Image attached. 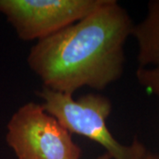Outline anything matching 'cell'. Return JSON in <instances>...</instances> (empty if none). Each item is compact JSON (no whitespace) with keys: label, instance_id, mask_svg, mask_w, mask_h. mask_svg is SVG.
I'll list each match as a JSON object with an SVG mask.
<instances>
[{"label":"cell","instance_id":"cell-1","mask_svg":"<svg viewBox=\"0 0 159 159\" xmlns=\"http://www.w3.org/2000/svg\"><path fill=\"white\" fill-rule=\"evenodd\" d=\"M133 20L115 0H104L89 15L43 39L28 64L43 87L73 96L82 87L104 89L123 74L124 46Z\"/></svg>","mask_w":159,"mask_h":159},{"label":"cell","instance_id":"cell-2","mask_svg":"<svg viewBox=\"0 0 159 159\" xmlns=\"http://www.w3.org/2000/svg\"><path fill=\"white\" fill-rule=\"evenodd\" d=\"M42 107L53 116L70 134L84 136L105 148L112 159H144L147 149L137 139L131 145L119 142L109 130L106 120L111 102L106 97L87 94L78 99L47 88L37 92Z\"/></svg>","mask_w":159,"mask_h":159},{"label":"cell","instance_id":"cell-3","mask_svg":"<svg viewBox=\"0 0 159 159\" xmlns=\"http://www.w3.org/2000/svg\"><path fill=\"white\" fill-rule=\"evenodd\" d=\"M6 142L18 159H80L82 153L68 131L33 102L11 116Z\"/></svg>","mask_w":159,"mask_h":159},{"label":"cell","instance_id":"cell-4","mask_svg":"<svg viewBox=\"0 0 159 159\" xmlns=\"http://www.w3.org/2000/svg\"><path fill=\"white\" fill-rule=\"evenodd\" d=\"M103 1L0 0V13L20 39L39 41L89 15Z\"/></svg>","mask_w":159,"mask_h":159},{"label":"cell","instance_id":"cell-5","mask_svg":"<svg viewBox=\"0 0 159 159\" xmlns=\"http://www.w3.org/2000/svg\"><path fill=\"white\" fill-rule=\"evenodd\" d=\"M132 35L138 43L140 67H159V0L148 5V14L137 25H134Z\"/></svg>","mask_w":159,"mask_h":159},{"label":"cell","instance_id":"cell-6","mask_svg":"<svg viewBox=\"0 0 159 159\" xmlns=\"http://www.w3.org/2000/svg\"><path fill=\"white\" fill-rule=\"evenodd\" d=\"M136 78L146 90L159 97V67H139Z\"/></svg>","mask_w":159,"mask_h":159},{"label":"cell","instance_id":"cell-7","mask_svg":"<svg viewBox=\"0 0 159 159\" xmlns=\"http://www.w3.org/2000/svg\"><path fill=\"white\" fill-rule=\"evenodd\" d=\"M144 159H159V155L157 154H154V153H150V152H147L146 156Z\"/></svg>","mask_w":159,"mask_h":159},{"label":"cell","instance_id":"cell-8","mask_svg":"<svg viewBox=\"0 0 159 159\" xmlns=\"http://www.w3.org/2000/svg\"><path fill=\"white\" fill-rule=\"evenodd\" d=\"M96 159H112V158L111 157V156H110V155H108L107 153H104L103 155L100 156V157H98Z\"/></svg>","mask_w":159,"mask_h":159}]
</instances>
